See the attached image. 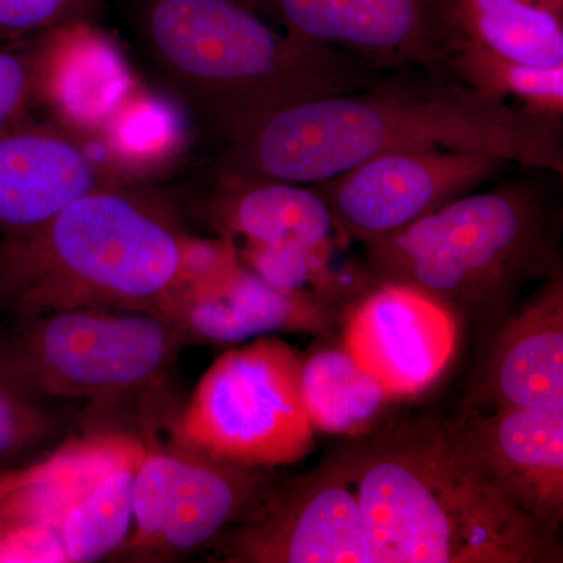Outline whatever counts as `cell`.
<instances>
[{
  "mask_svg": "<svg viewBox=\"0 0 563 563\" xmlns=\"http://www.w3.org/2000/svg\"><path fill=\"white\" fill-rule=\"evenodd\" d=\"M562 125L466 87L450 74L384 70L361 90L277 111L228 144L217 174L314 185L404 150L492 155L563 174Z\"/></svg>",
  "mask_w": 563,
  "mask_h": 563,
  "instance_id": "1",
  "label": "cell"
},
{
  "mask_svg": "<svg viewBox=\"0 0 563 563\" xmlns=\"http://www.w3.org/2000/svg\"><path fill=\"white\" fill-rule=\"evenodd\" d=\"M240 261L225 240L185 232L173 203L143 185L85 196L0 240V298L11 318L99 309L168 318L185 292Z\"/></svg>",
  "mask_w": 563,
  "mask_h": 563,
  "instance_id": "2",
  "label": "cell"
},
{
  "mask_svg": "<svg viewBox=\"0 0 563 563\" xmlns=\"http://www.w3.org/2000/svg\"><path fill=\"white\" fill-rule=\"evenodd\" d=\"M373 563H558L559 536L506 495L461 420L391 422L350 443Z\"/></svg>",
  "mask_w": 563,
  "mask_h": 563,
  "instance_id": "3",
  "label": "cell"
},
{
  "mask_svg": "<svg viewBox=\"0 0 563 563\" xmlns=\"http://www.w3.org/2000/svg\"><path fill=\"white\" fill-rule=\"evenodd\" d=\"M135 18L166 87L228 144L277 111L361 90L384 73L291 35L246 0H136Z\"/></svg>",
  "mask_w": 563,
  "mask_h": 563,
  "instance_id": "4",
  "label": "cell"
},
{
  "mask_svg": "<svg viewBox=\"0 0 563 563\" xmlns=\"http://www.w3.org/2000/svg\"><path fill=\"white\" fill-rule=\"evenodd\" d=\"M366 250L374 284L412 285L487 336L531 282L562 274L550 198L532 180L470 192Z\"/></svg>",
  "mask_w": 563,
  "mask_h": 563,
  "instance_id": "5",
  "label": "cell"
},
{
  "mask_svg": "<svg viewBox=\"0 0 563 563\" xmlns=\"http://www.w3.org/2000/svg\"><path fill=\"white\" fill-rule=\"evenodd\" d=\"M151 443L129 429H87L0 470V562L113 558L131 532L133 477Z\"/></svg>",
  "mask_w": 563,
  "mask_h": 563,
  "instance_id": "6",
  "label": "cell"
},
{
  "mask_svg": "<svg viewBox=\"0 0 563 563\" xmlns=\"http://www.w3.org/2000/svg\"><path fill=\"white\" fill-rule=\"evenodd\" d=\"M187 344L168 318L129 310L70 309L0 325V373L51 404H88L109 415L166 395Z\"/></svg>",
  "mask_w": 563,
  "mask_h": 563,
  "instance_id": "7",
  "label": "cell"
},
{
  "mask_svg": "<svg viewBox=\"0 0 563 563\" xmlns=\"http://www.w3.org/2000/svg\"><path fill=\"white\" fill-rule=\"evenodd\" d=\"M302 363L279 336L225 351L168 421V443L251 468L301 462L314 450Z\"/></svg>",
  "mask_w": 563,
  "mask_h": 563,
  "instance_id": "8",
  "label": "cell"
},
{
  "mask_svg": "<svg viewBox=\"0 0 563 563\" xmlns=\"http://www.w3.org/2000/svg\"><path fill=\"white\" fill-rule=\"evenodd\" d=\"M276 484L272 470L152 442L132 485V528L120 562L179 561L250 517Z\"/></svg>",
  "mask_w": 563,
  "mask_h": 563,
  "instance_id": "9",
  "label": "cell"
},
{
  "mask_svg": "<svg viewBox=\"0 0 563 563\" xmlns=\"http://www.w3.org/2000/svg\"><path fill=\"white\" fill-rule=\"evenodd\" d=\"M154 166L91 125L22 121L0 133V232L35 228L98 191L143 185Z\"/></svg>",
  "mask_w": 563,
  "mask_h": 563,
  "instance_id": "10",
  "label": "cell"
},
{
  "mask_svg": "<svg viewBox=\"0 0 563 563\" xmlns=\"http://www.w3.org/2000/svg\"><path fill=\"white\" fill-rule=\"evenodd\" d=\"M225 563H373L350 444L312 472L273 485L257 509L211 544Z\"/></svg>",
  "mask_w": 563,
  "mask_h": 563,
  "instance_id": "11",
  "label": "cell"
},
{
  "mask_svg": "<svg viewBox=\"0 0 563 563\" xmlns=\"http://www.w3.org/2000/svg\"><path fill=\"white\" fill-rule=\"evenodd\" d=\"M280 29L390 70L448 74L463 40L450 0H246Z\"/></svg>",
  "mask_w": 563,
  "mask_h": 563,
  "instance_id": "12",
  "label": "cell"
},
{
  "mask_svg": "<svg viewBox=\"0 0 563 563\" xmlns=\"http://www.w3.org/2000/svg\"><path fill=\"white\" fill-rule=\"evenodd\" d=\"M506 166L501 158L472 152L393 151L313 187L344 236L366 246L481 190Z\"/></svg>",
  "mask_w": 563,
  "mask_h": 563,
  "instance_id": "13",
  "label": "cell"
},
{
  "mask_svg": "<svg viewBox=\"0 0 563 563\" xmlns=\"http://www.w3.org/2000/svg\"><path fill=\"white\" fill-rule=\"evenodd\" d=\"M461 324L428 292L379 282L352 303L343 347L393 399L413 398L450 368L461 344Z\"/></svg>",
  "mask_w": 563,
  "mask_h": 563,
  "instance_id": "14",
  "label": "cell"
},
{
  "mask_svg": "<svg viewBox=\"0 0 563 563\" xmlns=\"http://www.w3.org/2000/svg\"><path fill=\"white\" fill-rule=\"evenodd\" d=\"M504 495L559 536L563 523V409H503L461 420Z\"/></svg>",
  "mask_w": 563,
  "mask_h": 563,
  "instance_id": "15",
  "label": "cell"
},
{
  "mask_svg": "<svg viewBox=\"0 0 563 563\" xmlns=\"http://www.w3.org/2000/svg\"><path fill=\"white\" fill-rule=\"evenodd\" d=\"M476 401L492 410L563 409V279L543 282L490 335Z\"/></svg>",
  "mask_w": 563,
  "mask_h": 563,
  "instance_id": "16",
  "label": "cell"
},
{
  "mask_svg": "<svg viewBox=\"0 0 563 563\" xmlns=\"http://www.w3.org/2000/svg\"><path fill=\"white\" fill-rule=\"evenodd\" d=\"M168 320L187 343L235 344L276 332L324 333L336 313L310 296L274 287L240 258L217 279L185 292Z\"/></svg>",
  "mask_w": 563,
  "mask_h": 563,
  "instance_id": "17",
  "label": "cell"
},
{
  "mask_svg": "<svg viewBox=\"0 0 563 563\" xmlns=\"http://www.w3.org/2000/svg\"><path fill=\"white\" fill-rule=\"evenodd\" d=\"M202 214L229 243L336 247L346 236L313 185L217 174Z\"/></svg>",
  "mask_w": 563,
  "mask_h": 563,
  "instance_id": "18",
  "label": "cell"
},
{
  "mask_svg": "<svg viewBox=\"0 0 563 563\" xmlns=\"http://www.w3.org/2000/svg\"><path fill=\"white\" fill-rule=\"evenodd\" d=\"M465 43L525 65L563 68V0H450Z\"/></svg>",
  "mask_w": 563,
  "mask_h": 563,
  "instance_id": "19",
  "label": "cell"
},
{
  "mask_svg": "<svg viewBox=\"0 0 563 563\" xmlns=\"http://www.w3.org/2000/svg\"><path fill=\"white\" fill-rule=\"evenodd\" d=\"M302 399L314 433L362 437L393 398L343 347L314 352L302 363Z\"/></svg>",
  "mask_w": 563,
  "mask_h": 563,
  "instance_id": "20",
  "label": "cell"
},
{
  "mask_svg": "<svg viewBox=\"0 0 563 563\" xmlns=\"http://www.w3.org/2000/svg\"><path fill=\"white\" fill-rule=\"evenodd\" d=\"M90 24L44 33L25 46L0 51V133L27 120L38 103L57 99L58 87Z\"/></svg>",
  "mask_w": 563,
  "mask_h": 563,
  "instance_id": "21",
  "label": "cell"
},
{
  "mask_svg": "<svg viewBox=\"0 0 563 563\" xmlns=\"http://www.w3.org/2000/svg\"><path fill=\"white\" fill-rule=\"evenodd\" d=\"M466 87L517 109L562 125L563 68H539L510 60L476 44L465 43L446 66Z\"/></svg>",
  "mask_w": 563,
  "mask_h": 563,
  "instance_id": "22",
  "label": "cell"
},
{
  "mask_svg": "<svg viewBox=\"0 0 563 563\" xmlns=\"http://www.w3.org/2000/svg\"><path fill=\"white\" fill-rule=\"evenodd\" d=\"M60 407L0 373V470L31 462L68 439L70 418Z\"/></svg>",
  "mask_w": 563,
  "mask_h": 563,
  "instance_id": "23",
  "label": "cell"
},
{
  "mask_svg": "<svg viewBox=\"0 0 563 563\" xmlns=\"http://www.w3.org/2000/svg\"><path fill=\"white\" fill-rule=\"evenodd\" d=\"M102 0H0V41L36 38L76 24H92Z\"/></svg>",
  "mask_w": 563,
  "mask_h": 563,
  "instance_id": "24",
  "label": "cell"
},
{
  "mask_svg": "<svg viewBox=\"0 0 563 563\" xmlns=\"http://www.w3.org/2000/svg\"><path fill=\"white\" fill-rule=\"evenodd\" d=\"M3 313H5V310H3L2 298H0V325H2L3 322Z\"/></svg>",
  "mask_w": 563,
  "mask_h": 563,
  "instance_id": "25",
  "label": "cell"
}]
</instances>
